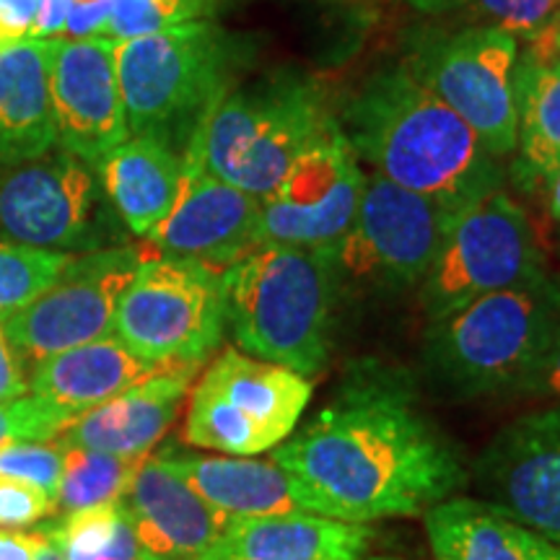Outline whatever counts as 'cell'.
Listing matches in <instances>:
<instances>
[{
  "instance_id": "6da1fadb",
  "label": "cell",
  "mask_w": 560,
  "mask_h": 560,
  "mask_svg": "<svg viewBox=\"0 0 560 560\" xmlns=\"http://www.w3.org/2000/svg\"><path fill=\"white\" fill-rule=\"evenodd\" d=\"M270 457L312 514L348 524L423 516L467 480L457 446L420 408L412 376L371 359L353 363Z\"/></svg>"
},
{
  "instance_id": "7a4b0ae2",
  "label": "cell",
  "mask_w": 560,
  "mask_h": 560,
  "mask_svg": "<svg viewBox=\"0 0 560 560\" xmlns=\"http://www.w3.org/2000/svg\"><path fill=\"white\" fill-rule=\"evenodd\" d=\"M338 122L374 174L450 213L503 190L501 159L405 62L374 70L342 104Z\"/></svg>"
},
{
  "instance_id": "3957f363",
  "label": "cell",
  "mask_w": 560,
  "mask_h": 560,
  "mask_svg": "<svg viewBox=\"0 0 560 560\" xmlns=\"http://www.w3.org/2000/svg\"><path fill=\"white\" fill-rule=\"evenodd\" d=\"M226 330L242 353L301 376L325 371L338 296L330 252L260 244L221 270Z\"/></svg>"
},
{
  "instance_id": "277c9868",
  "label": "cell",
  "mask_w": 560,
  "mask_h": 560,
  "mask_svg": "<svg viewBox=\"0 0 560 560\" xmlns=\"http://www.w3.org/2000/svg\"><path fill=\"white\" fill-rule=\"evenodd\" d=\"M130 136L185 153L210 112L234 89L247 42L210 19L115 42Z\"/></svg>"
},
{
  "instance_id": "5b68a950",
  "label": "cell",
  "mask_w": 560,
  "mask_h": 560,
  "mask_svg": "<svg viewBox=\"0 0 560 560\" xmlns=\"http://www.w3.org/2000/svg\"><path fill=\"white\" fill-rule=\"evenodd\" d=\"M560 335V280L488 293L429 322L423 366L454 400L501 395L520 384Z\"/></svg>"
},
{
  "instance_id": "8992f818",
  "label": "cell",
  "mask_w": 560,
  "mask_h": 560,
  "mask_svg": "<svg viewBox=\"0 0 560 560\" xmlns=\"http://www.w3.org/2000/svg\"><path fill=\"white\" fill-rule=\"evenodd\" d=\"M335 128L322 83L289 68L231 89L190 145L210 172L260 200Z\"/></svg>"
},
{
  "instance_id": "52a82bcc",
  "label": "cell",
  "mask_w": 560,
  "mask_h": 560,
  "mask_svg": "<svg viewBox=\"0 0 560 560\" xmlns=\"http://www.w3.org/2000/svg\"><path fill=\"white\" fill-rule=\"evenodd\" d=\"M112 335L156 371H198L226 335L221 270L149 252L117 304Z\"/></svg>"
},
{
  "instance_id": "ba28073f",
  "label": "cell",
  "mask_w": 560,
  "mask_h": 560,
  "mask_svg": "<svg viewBox=\"0 0 560 560\" xmlns=\"http://www.w3.org/2000/svg\"><path fill=\"white\" fill-rule=\"evenodd\" d=\"M312 395L310 376L226 348L192 387L182 439L229 457L268 454L291 439Z\"/></svg>"
},
{
  "instance_id": "9c48e42d",
  "label": "cell",
  "mask_w": 560,
  "mask_h": 560,
  "mask_svg": "<svg viewBox=\"0 0 560 560\" xmlns=\"http://www.w3.org/2000/svg\"><path fill=\"white\" fill-rule=\"evenodd\" d=\"M548 276L529 215L506 190L459 210L436 260L420 280V306L433 322L488 293Z\"/></svg>"
},
{
  "instance_id": "30bf717a",
  "label": "cell",
  "mask_w": 560,
  "mask_h": 560,
  "mask_svg": "<svg viewBox=\"0 0 560 560\" xmlns=\"http://www.w3.org/2000/svg\"><path fill=\"white\" fill-rule=\"evenodd\" d=\"M520 39L495 26L420 32L402 62L478 132L495 159L516 151L514 73Z\"/></svg>"
},
{
  "instance_id": "8fae6325",
  "label": "cell",
  "mask_w": 560,
  "mask_h": 560,
  "mask_svg": "<svg viewBox=\"0 0 560 560\" xmlns=\"http://www.w3.org/2000/svg\"><path fill=\"white\" fill-rule=\"evenodd\" d=\"M450 213L423 195L366 174L353 226L330 252L338 285L369 291H405L420 285L436 260Z\"/></svg>"
},
{
  "instance_id": "7c38bea8",
  "label": "cell",
  "mask_w": 560,
  "mask_h": 560,
  "mask_svg": "<svg viewBox=\"0 0 560 560\" xmlns=\"http://www.w3.org/2000/svg\"><path fill=\"white\" fill-rule=\"evenodd\" d=\"M100 174L55 145L37 159L0 170V236L24 247L83 255L104 249Z\"/></svg>"
},
{
  "instance_id": "4fadbf2b",
  "label": "cell",
  "mask_w": 560,
  "mask_h": 560,
  "mask_svg": "<svg viewBox=\"0 0 560 560\" xmlns=\"http://www.w3.org/2000/svg\"><path fill=\"white\" fill-rule=\"evenodd\" d=\"M145 252L104 247L73 255L58 280L24 310L0 317L5 338L32 366L60 350L112 335L117 304Z\"/></svg>"
},
{
  "instance_id": "5bb4252c",
  "label": "cell",
  "mask_w": 560,
  "mask_h": 560,
  "mask_svg": "<svg viewBox=\"0 0 560 560\" xmlns=\"http://www.w3.org/2000/svg\"><path fill=\"white\" fill-rule=\"evenodd\" d=\"M366 172L342 136L340 122L330 136L285 172L276 190L260 198L257 247H296L327 252L338 244L359 213Z\"/></svg>"
},
{
  "instance_id": "9a60e30c",
  "label": "cell",
  "mask_w": 560,
  "mask_h": 560,
  "mask_svg": "<svg viewBox=\"0 0 560 560\" xmlns=\"http://www.w3.org/2000/svg\"><path fill=\"white\" fill-rule=\"evenodd\" d=\"M480 501L560 545V402L522 412L475 462Z\"/></svg>"
},
{
  "instance_id": "2e32d148",
  "label": "cell",
  "mask_w": 560,
  "mask_h": 560,
  "mask_svg": "<svg viewBox=\"0 0 560 560\" xmlns=\"http://www.w3.org/2000/svg\"><path fill=\"white\" fill-rule=\"evenodd\" d=\"M50 94L58 145L94 170L130 138L112 39H55Z\"/></svg>"
},
{
  "instance_id": "e0dca14e",
  "label": "cell",
  "mask_w": 560,
  "mask_h": 560,
  "mask_svg": "<svg viewBox=\"0 0 560 560\" xmlns=\"http://www.w3.org/2000/svg\"><path fill=\"white\" fill-rule=\"evenodd\" d=\"M182 159L185 172L177 202L145 242L159 255L229 268L257 247L260 200L210 172L192 145Z\"/></svg>"
},
{
  "instance_id": "ac0fdd59",
  "label": "cell",
  "mask_w": 560,
  "mask_h": 560,
  "mask_svg": "<svg viewBox=\"0 0 560 560\" xmlns=\"http://www.w3.org/2000/svg\"><path fill=\"white\" fill-rule=\"evenodd\" d=\"M122 506L145 560H200L231 522L202 501L161 454L140 462Z\"/></svg>"
},
{
  "instance_id": "d6986e66",
  "label": "cell",
  "mask_w": 560,
  "mask_h": 560,
  "mask_svg": "<svg viewBox=\"0 0 560 560\" xmlns=\"http://www.w3.org/2000/svg\"><path fill=\"white\" fill-rule=\"evenodd\" d=\"M195 371H156L100 408L83 412L60 433L62 446L143 459L185 408Z\"/></svg>"
},
{
  "instance_id": "ffe728a7",
  "label": "cell",
  "mask_w": 560,
  "mask_h": 560,
  "mask_svg": "<svg viewBox=\"0 0 560 560\" xmlns=\"http://www.w3.org/2000/svg\"><path fill=\"white\" fill-rule=\"evenodd\" d=\"M376 532L310 511L231 520L200 560H363Z\"/></svg>"
},
{
  "instance_id": "44dd1931",
  "label": "cell",
  "mask_w": 560,
  "mask_h": 560,
  "mask_svg": "<svg viewBox=\"0 0 560 560\" xmlns=\"http://www.w3.org/2000/svg\"><path fill=\"white\" fill-rule=\"evenodd\" d=\"M55 39H19L0 47V170L58 145L50 66Z\"/></svg>"
},
{
  "instance_id": "7402d4cb",
  "label": "cell",
  "mask_w": 560,
  "mask_h": 560,
  "mask_svg": "<svg viewBox=\"0 0 560 560\" xmlns=\"http://www.w3.org/2000/svg\"><path fill=\"white\" fill-rule=\"evenodd\" d=\"M151 374L156 369L130 353L115 335H107L34 363L30 392L73 423Z\"/></svg>"
},
{
  "instance_id": "603a6c76",
  "label": "cell",
  "mask_w": 560,
  "mask_h": 560,
  "mask_svg": "<svg viewBox=\"0 0 560 560\" xmlns=\"http://www.w3.org/2000/svg\"><path fill=\"white\" fill-rule=\"evenodd\" d=\"M161 457L226 520L310 511L296 482L272 457H210L182 450H164Z\"/></svg>"
},
{
  "instance_id": "cb8c5ba5",
  "label": "cell",
  "mask_w": 560,
  "mask_h": 560,
  "mask_svg": "<svg viewBox=\"0 0 560 560\" xmlns=\"http://www.w3.org/2000/svg\"><path fill=\"white\" fill-rule=\"evenodd\" d=\"M436 560H560V545L486 501L450 499L423 514Z\"/></svg>"
},
{
  "instance_id": "d4e9b609",
  "label": "cell",
  "mask_w": 560,
  "mask_h": 560,
  "mask_svg": "<svg viewBox=\"0 0 560 560\" xmlns=\"http://www.w3.org/2000/svg\"><path fill=\"white\" fill-rule=\"evenodd\" d=\"M185 159L153 138L130 136L109 151L96 174L117 215L136 236H149L172 213L182 187Z\"/></svg>"
},
{
  "instance_id": "484cf974",
  "label": "cell",
  "mask_w": 560,
  "mask_h": 560,
  "mask_svg": "<svg viewBox=\"0 0 560 560\" xmlns=\"http://www.w3.org/2000/svg\"><path fill=\"white\" fill-rule=\"evenodd\" d=\"M516 166L524 190L545 187L560 170V58L524 50L516 60Z\"/></svg>"
},
{
  "instance_id": "4316f807",
  "label": "cell",
  "mask_w": 560,
  "mask_h": 560,
  "mask_svg": "<svg viewBox=\"0 0 560 560\" xmlns=\"http://www.w3.org/2000/svg\"><path fill=\"white\" fill-rule=\"evenodd\" d=\"M62 560H145L122 501L47 522Z\"/></svg>"
},
{
  "instance_id": "83f0119b",
  "label": "cell",
  "mask_w": 560,
  "mask_h": 560,
  "mask_svg": "<svg viewBox=\"0 0 560 560\" xmlns=\"http://www.w3.org/2000/svg\"><path fill=\"white\" fill-rule=\"evenodd\" d=\"M143 459L66 446V470H62V480L58 493H55L52 516H66L122 501Z\"/></svg>"
},
{
  "instance_id": "f1b7e54d",
  "label": "cell",
  "mask_w": 560,
  "mask_h": 560,
  "mask_svg": "<svg viewBox=\"0 0 560 560\" xmlns=\"http://www.w3.org/2000/svg\"><path fill=\"white\" fill-rule=\"evenodd\" d=\"M73 255L24 247L0 236V317L24 310L58 280Z\"/></svg>"
},
{
  "instance_id": "f546056e",
  "label": "cell",
  "mask_w": 560,
  "mask_h": 560,
  "mask_svg": "<svg viewBox=\"0 0 560 560\" xmlns=\"http://www.w3.org/2000/svg\"><path fill=\"white\" fill-rule=\"evenodd\" d=\"M226 0H112L107 39L125 42L208 19Z\"/></svg>"
},
{
  "instance_id": "4dcf8cb0",
  "label": "cell",
  "mask_w": 560,
  "mask_h": 560,
  "mask_svg": "<svg viewBox=\"0 0 560 560\" xmlns=\"http://www.w3.org/2000/svg\"><path fill=\"white\" fill-rule=\"evenodd\" d=\"M66 470V446L55 441H19L0 450V478L30 482L55 501Z\"/></svg>"
},
{
  "instance_id": "1f68e13d",
  "label": "cell",
  "mask_w": 560,
  "mask_h": 560,
  "mask_svg": "<svg viewBox=\"0 0 560 560\" xmlns=\"http://www.w3.org/2000/svg\"><path fill=\"white\" fill-rule=\"evenodd\" d=\"M459 9L470 11L478 26H495L527 42L556 19L560 0H462Z\"/></svg>"
},
{
  "instance_id": "d6a6232c",
  "label": "cell",
  "mask_w": 560,
  "mask_h": 560,
  "mask_svg": "<svg viewBox=\"0 0 560 560\" xmlns=\"http://www.w3.org/2000/svg\"><path fill=\"white\" fill-rule=\"evenodd\" d=\"M70 425V418L39 397L0 402V450L19 441H55Z\"/></svg>"
},
{
  "instance_id": "836d02e7",
  "label": "cell",
  "mask_w": 560,
  "mask_h": 560,
  "mask_svg": "<svg viewBox=\"0 0 560 560\" xmlns=\"http://www.w3.org/2000/svg\"><path fill=\"white\" fill-rule=\"evenodd\" d=\"M55 514V501L30 482L0 478V529H24Z\"/></svg>"
},
{
  "instance_id": "e575fe53",
  "label": "cell",
  "mask_w": 560,
  "mask_h": 560,
  "mask_svg": "<svg viewBox=\"0 0 560 560\" xmlns=\"http://www.w3.org/2000/svg\"><path fill=\"white\" fill-rule=\"evenodd\" d=\"M514 400L560 402V335L550 342L542 359L529 369V374L509 392Z\"/></svg>"
},
{
  "instance_id": "d590c367",
  "label": "cell",
  "mask_w": 560,
  "mask_h": 560,
  "mask_svg": "<svg viewBox=\"0 0 560 560\" xmlns=\"http://www.w3.org/2000/svg\"><path fill=\"white\" fill-rule=\"evenodd\" d=\"M70 16L66 39H107L112 0H68Z\"/></svg>"
},
{
  "instance_id": "8d00e7d4",
  "label": "cell",
  "mask_w": 560,
  "mask_h": 560,
  "mask_svg": "<svg viewBox=\"0 0 560 560\" xmlns=\"http://www.w3.org/2000/svg\"><path fill=\"white\" fill-rule=\"evenodd\" d=\"M26 392H30V380H26L24 361L13 350L3 325H0V402L19 400Z\"/></svg>"
},
{
  "instance_id": "74e56055",
  "label": "cell",
  "mask_w": 560,
  "mask_h": 560,
  "mask_svg": "<svg viewBox=\"0 0 560 560\" xmlns=\"http://www.w3.org/2000/svg\"><path fill=\"white\" fill-rule=\"evenodd\" d=\"M50 542L52 537L47 529H0V560H39Z\"/></svg>"
},
{
  "instance_id": "f35d334b",
  "label": "cell",
  "mask_w": 560,
  "mask_h": 560,
  "mask_svg": "<svg viewBox=\"0 0 560 560\" xmlns=\"http://www.w3.org/2000/svg\"><path fill=\"white\" fill-rule=\"evenodd\" d=\"M68 16V0H34V24L30 39H66Z\"/></svg>"
},
{
  "instance_id": "ab89813d",
  "label": "cell",
  "mask_w": 560,
  "mask_h": 560,
  "mask_svg": "<svg viewBox=\"0 0 560 560\" xmlns=\"http://www.w3.org/2000/svg\"><path fill=\"white\" fill-rule=\"evenodd\" d=\"M34 24V0H0V34L13 45L30 39Z\"/></svg>"
},
{
  "instance_id": "60d3db41",
  "label": "cell",
  "mask_w": 560,
  "mask_h": 560,
  "mask_svg": "<svg viewBox=\"0 0 560 560\" xmlns=\"http://www.w3.org/2000/svg\"><path fill=\"white\" fill-rule=\"evenodd\" d=\"M527 52L545 60L560 58V11L542 32H537L535 37L527 39Z\"/></svg>"
},
{
  "instance_id": "b9f144b4",
  "label": "cell",
  "mask_w": 560,
  "mask_h": 560,
  "mask_svg": "<svg viewBox=\"0 0 560 560\" xmlns=\"http://www.w3.org/2000/svg\"><path fill=\"white\" fill-rule=\"evenodd\" d=\"M408 3L416 11H420V13H429V16H436V13L459 9L462 0H408Z\"/></svg>"
},
{
  "instance_id": "7bdbcfd3",
  "label": "cell",
  "mask_w": 560,
  "mask_h": 560,
  "mask_svg": "<svg viewBox=\"0 0 560 560\" xmlns=\"http://www.w3.org/2000/svg\"><path fill=\"white\" fill-rule=\"evenodd\" d=\"M545 192H548V206H550L552 219L560 223V170L548 179V185H545Z\"/></svg>"
},
{
  "instance_id": "ee69618b",
  "label": "cell",
  "mask_w": 560,
  "mask_h": 560,
  "mask_svg": "<svg viewBox=\"0 0 560 560\" xmlns=\"http://www.w3.org/2000/svg\"><path fill=\"white\" fill-rule=\"evenodd\" d=\"M39 560H62V556H60V550H58V545H55V542H50V545H47V550H45V552H42V556H39Z\"/></svg>"
},
{
  "instance_id": "f6af8a7d",
  "label": "cell",
  "mask_w": 560,
  "mask_h": 560,
  "mask_svg": "<svg viewBox=\"0 0 560 560\" xmlns=\"http://www.w3.org/2000/svg\"><path fill=\"white\" fill-rule=\"evenodd\" d=\"M363 560H402V558H387V556H382V558H363Z\"/></svg>"
}]
</instances>
